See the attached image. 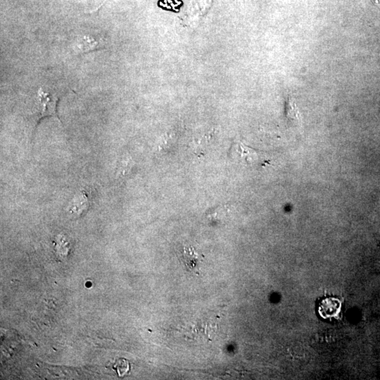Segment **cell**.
<instances>
[{
    "mask_svg": "<svg viewBox=\"0 0 380 380\" xmlns=\"http://www.w3.org/2000/svg\"><path fill=\"white\" fill-rule=\"evenodd\" d=\"M58 100V97L42 92L40 90L38 93L35 122H38L44 117L57 116V104Z\"/></svg>",
    "mask_w": 380,
    "mask_h": 380,
    "instance_id": "cell-1",
    "label": "cell"
},
{
    "mask_svg": "<svg viewBox=\"0 0 380 380\" xmlns=\"http://www.w3.org/2000/svg\"><path fill=\"white\" fill-rule=\"evenodd\" d=\"M317 309L324 319H336L341 312L342 302L336 297L325 296L318 300Z\"/></svg>",
    "mask_w": 380,
    "mask_h": 380,
    "instance_id": "cell-2",
    "label": "cell"
},
{
    "mask_svg": "<svg viewBox=\"0 0 380 380\" xmlns=\"http://www.w3.org/2000/svg\"><path fill=\"white\" fill-rule=\"evenodd\" d=\"M231 151L236 159L247 165H252L257 163L259 160V153H260L257 152V150L249 148L241 142L232 146Z\"/></svg>",
    "mask_w": 380,
    "mask_h": 380,
    "instance_id": "cell-3",
    "label": "cell"
},
{
    "mask_svg": "<svg viewBox=\"0 0 380 380\" xmlns=\"http://www.w3.org/2000/svg\"><path fill=\"white\" fill-rule=\"evenodd\" d=\"M183 258L184 264L189 270L191 271H197L198 264L201 261V255L192 246L183 248Z\"/></svg>",
    "mask_w": 380,
    "mask_h": 380,
    "instance_id": "cell-4",
    "label": "cell"
},
{
    "mask_svg": "<svg viewBox=\"0 0 380 380\" xmlns=\"http://www.w3.org/2000/svg\"><path fill=\"white\" fill-rule=\"evenodd\" d=\"M285 111L286 116H287L288 120L292 125H300L301 121H302L301 120L302 119H301L300 111L297 107L296 102L291 97H289L288 98L287 102H286Z\"/></svg>",
    "mask_w": 380,
    "mask_h": 380,
    "instance_id": "cell-5",
    "label": "cell"
},
{
    "mask_svg": "<svg viewBox=\"0 0 380 380\" xmlns=\"http://www.w3.org/2000/svg\"><path fill=\"white\" fill-rule=\"evenodd\" d=\"M107 1H108V0H104V3H102V5H100V7H101V6H102V5H104V3H106V2H107Z\"/></svg>",
    "mask_w": 380,
    "mask_h": 380,
    "instance_id": "cell-6",
    "label": "cell"
}]
</instances>
